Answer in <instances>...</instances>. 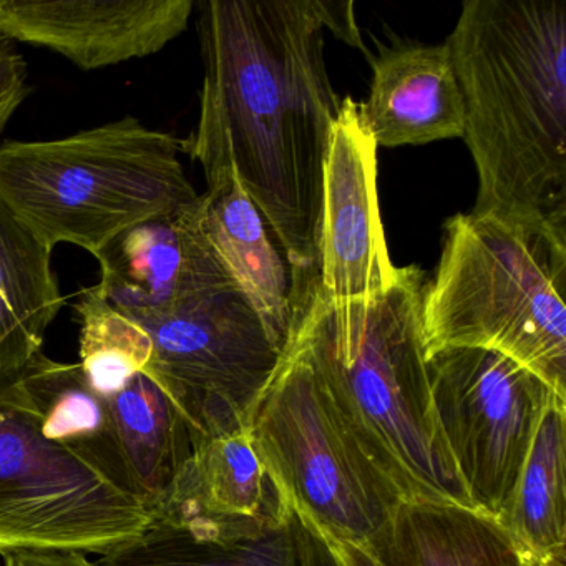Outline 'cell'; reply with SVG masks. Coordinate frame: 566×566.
<instances>
[{
    "instance_id": "1",
    "label": "cell",
    "mask_w": 566,
    "mask_h": 566,
    "mask_svg": "<svg viewBox=\"0 0 566 566\" xmlns=\"http://www.w3.org/2000/svg\"><path fill=\"white\" fill-rule=\"evenodd\" d=\"M319 0L198 4L200 117L181 151L207 185L234 171L291 270L300 317L316 284L323 171L339 95Z\"/></svg>"
},
{
    "instance_id": "2",
    "label": "cell",
    "mask_w": 566,
    "mask_h": 566,
    "mask_svg": "<svg viewBox=\"0 0 566 566\" xmlns=\"http://www.w3.org/2000/svg\"><path fill=\"white\" fill-rule=\"evenodd\" d=\"M446 44L479 177L472 214L566 247L565 0H465Z\"/></svg>"
},
{
    "instance_id": "3",
    "label": "cell",
    "mask_w": 566,
    "mask_h": 566,
    "mask_svg": "<svg viewBox=\"0 0 566 566\" xmlns=\"http://www.w3.org/2000/svg\"><path fill=\"white\" fill-rule=\"evenodd\" d=\"M426 284L419 266L399 268L389 290L349 306H333L313 287L293 343L403 502L475 510L433 413L422 334Z\"/></svg>"
},
{
    "instance_id": "4",
    "label": "cell",
    "mask_w": 566,
    "mask_h": 566,
    "mask_svg": "<svg viewBox=\"0 0 566 566\" xmlns=\"http://www.w3.org/2000/svg\"><path fill=\"white\" fill-rule=\"evenodd\" d=\"M181 140L127 117L69 137L0 144V203L54 250L97 256L118 234L200 200Z\"/></svg>"
},
{
    "instance_id": "5",
    "label": "cell",
    "mask_w": 566,
    "mask_h": 566,
    "mask_svg": "<svg viewBox=\"0 0 566 566\" xmlns=\"http://www.w3.org/2000/svg\"><path fill=\"white\" fill-rule=\"evenodd\" d=\"M422 301L426 357L480 347L512 357L566 397V247L492 217L447 221Z\"/></svg>"
},
{
    "instance_id": "6",
    "label": "cell",
    "mask_w": 566,
    "mask_h": 566,
    "mask_svg": "<svg viewBox=\"0 0 566 566\" xmlns=\"http://www.w3.org/2000/svg\"><path fill=\"white\" fill-rule=\"evenodd\" d=\"M250 433L291 509L336 545H366L403 503L360 449L296 343L258 400Z\"/></svg>"
},
{
    "instance_id": "7",
    "label": "cell",
    "mask_w": 566,
    "mask_h": 566,
    "mask_svg": "<svg viewBox=\"0 0 566 566\" xmlns=\"http://www.w3.org/2000/svg\"><path fill=\"white\" fill-rule=\"evenodd\" d=\"M154 520L137 493L49 436L14 370L0 373V555H104Z\"/></svg>"
},
{
    "instance_id": "8",
    "label": "cell",
    "mask_w": 566,
    "mask_h": 566,
    "mask_svg": "<svg viewBox=\"0 0 566 566\" xmlns=\"http://www.w3.org/2000/svg\"><path fill=\"white\" fill-rule=\"evenodd\" d=\"M437 426L476 512L502 522L536 427L559 396L512 357L480 347L427 356Z\"/></svg>"
},
{
    "instance_id": "9",
    "label": "cell",
    "mask_w": 566,
    "mask_h": 566,
    "mask_svg": "<svg viewBox=\"0 0 566 566\" xmlns=\"http://www.w3.org/2000/svg\"><path fill=\"white\" fill-rule=\"evenodd\" d=\"M154 376L203 439L250 429L286 350L237 287L200 297L144 326Z\"/></svg>"
},
{
    "instance_id": "10",
    "label": "cell",
    "mask_w": 566,
    "mask_h": 566,
    "mask_svg": "<svg viewBox=\"0 0 566 566\" xmlns=\"http://www.w3.org/2000/svg\"><path fill=\"white\" fill-rule=\"evenodd\" d=\"M377 150L359 102L343 98L324 160L314 286L333 306L379 296L399 270L390 261L380 218Z\"/></svg>"
},
{
    "instance_id": "11",
    "label": "cell",
    "mask_w": 566,
    "mask_h": 566,
    "mask_svg": "<svg viewBox=\"0 0 566 566\" xmlns=\"http://www.w3.org/2000/svg\"><path fill=\"white\" fill-rule=\"evenodd\" d=\"M198 205L124 231L95 256L101 264L97 290L138 326L237 287L201 231Z\"/></svg>"
},
{
    "instance_id": "12",
    "label": "cell",
    "mask_w": 566,
    "mask_h": 566,
    "mask_svg": "<svg viewBox=\"0 0 566 566\" xmlns=\"http://www.w3.org/2000/svg\"><path fill=\"white\" fill-rule=\"evenodd\" d=\"M193 0H0V31L82 71L150 57L187 31Z\"/></svg>"
},
{
    "instance_id": "13",
    "label": "cell",
    "mask_w": 566,
    "mask_h": 566,
    "mask_svg": "<svg viewBox=\"0 0 566 566\" xmlns=\"http://www.w3.org/2000/svg\"><path fill=\"white\" fill-rule=\"evenodd\" d=\"M360 112L379 148L462 138L465 105L446 42L384 49Z\"/></svg>"
},
{
    "instance_id": "14",
    "label": "cell",
    "mask_w": 566,
    "mask_h": 566,
    "mask_svg": "<svg viewBox=\"0 0 566 566\" xmlns=\"http://www.w3.org/2000/svg\"><path fill=\"white\" fill-rule=\"evenodd\" d=\"M198 220L234 286L260 314L281 349H290L297 329L290 264L274 247L276 238L234 171L200 195Z\"/></svg>"
},
{
    "instance_id": "15",
    "label": "cell",
    "mask_w": 566,
    "mask_h": 566,
    "mask_svg": "<svg viewBox=\"0 0 566 566\" xmlns=\"http://www.w3.org/2000/svg\"><path fill=\"white\" fill-rule=\"evenodd\" d=\"M98 566H306L296 513L283 520L155 516Z\"/></svg>"
},
{
    "instance_id": "16",
    "label": "cell",
    "mask_w": 566,
    "mask_h": 566,
    "mask_svg": "<svg viewBox=\"0 0 566 566\" xmlns=\"http://www.w3.org/2000/svg\"><path fill=\"white\" fill-rule=\"evenodd\" d=\"M336 548L346 566H523L518 546L492 516L437 503L403 502L376 538Z\"/></svg>"
},
{
    "instance_id": "17",
    "label": "cell",
    "mask_w": 566,
    "mask_h": 566,
    "mask_svg": "<svg viewBox=\"0 0 566 566\" xmlns=\"http://www.w3.org/2000/svg\"><path fill=\"white\" fill-rule=\"evenodd\" d=\"M125 465L138 495L157 510L205 442L168 390L140 370L104 396Z\"/></svg>"
},
{
    "instance_id": "18",
    "label": "cell",
    "mask_w": 566,
    "mask_h": 566,
    "mask_svg": "<svg viewBox=\"0 0 566 566\" xmlns=\"http://www.w3.org/2000/svg\"><path fill=\"white\" fill-rule=\"evenodd\" d=\"M291 512L247 429L201 442L155 516L274 522Z\"/></svg>"
},
{
    "instance_id": "19",
    "label": "cell",
    "mask_w": 566,
    "mask_h": 566,
    "mask_svg": "<svg viewBox=\"0 0 566 566\" xmlns=\"http://www.w3.org/2000/svg\"><path fill=\"white\" fill-rule=\"evenodd\" d=\"M52 248L0 203V373L42 353L45 333L64 307Z\"/></svg>"
},
{
    "instance_id": "20",
    "label": "cell",
    "mask_w": 566,
    "mask_h": 566,
    "mask_svg": "<svg viewBox=\"0 0 566 566\" xmlns=\"http://www.w3.org/2000/svg\"><path fill=\"white\" fill-rule=\"evenodd\" d=\"M14 376L22 397L38 413L49 436L78 450L112 479L137 493L112 427L107 402L95 392L81 364L57 363L39 353L15 369Z\"/></svg>"
},
{
    "instance_id": "21",
    "label": "cell",
    "mask_w": 566,
    "mask_h": 566,
    "mask_svg": "<svg viewBox=\"0 0 566 566\" xmlns=\"http://www.w3.org/2000/svg\"><path fill=\"white\" fill-rule=\"evenodd\" d=\"M566 399L543 413L523 465L512 506L500 525L520 552L566 563Z\"/></svg>"
},
{
    "instance_id": "22",
    "label": "cell",
    "mask_w": 566,
    "mask_h": 566,
    "mask_svg": "<svg viewBox=\"0 0 566 566\" xmlns=\"http://www.w3.org/2000/svg\"><path fill=\"white\" fill-rule=\"evenodd\" d=\"M81 323V367L102 397L150 364V336L135 321L112 306L97 286L78 294L74 306Z\"/></svg>"
},
{
    "instance_id": "23",
    "label": "cell",
    "mask_w": 566,
    "mask_h": 566,
    "mask_svg": "<svg viewBox=\"0 0 566 566\" xmlns=\"http://www.w3.org/2000/svg\"><path fill=\"white\" fill-rule=\"evenodd\" d=\"M28 62L18 42L0 31V138L25 98L29 97Z\"/></svg>"
},
{
    "instance_id": "24",
    "label": "cell",
    "mask_w": 566,
    "mask_h": 566,
    "mask_svg": "<svg viewBox=\"0 0 566 566\" xmlns=\"http://www.w3.org/2000/svg\"><path fill=\"white\" fill-rule=\"evenodd\" d=\"M296 516L306 566H346L336 545L303 516Z\"/></svg>"
},
{
    "instance_id": "25",
    "label": "cell",
    "mask_w": 566,
    "mask_h": 566,
    "mask_svg": "<svg viewBox=\"0 0 566 566\" xmlns=\"http://www.w3.org/2000/svg\"><path fill=\"white\" fill-rule=\"evenodd\" d=\"M321 14H323L324 28L331 29L334 34L339 35L344 42L354 45V48H363V39L357 31L356 21H354L353 4L344 11L346 4L339 2H319Z\"/></svg>"
},
{
    "instance_id": "26",
    "label": "cell",
    "mask_w": 566,
    "mask_h": 566,
    "mask_svg": "<svg viewBox=\"0 0 566 566\" xmlns=\"http://www.w3.org/2000/svg\"><path fill=\"white\" fill-rule=\"evenodd\" d=\"M4 566H98L84 553H19L4 556Z\"/></svg>"
},
{
    "instance_id": "27",
    "label": "cell",
    "mask_w": 566,
    "mask_h": 566,
    "mask_svg": "<svg viewBox=\"0 0 566 566\" xmlns=\"http://www.w3.org/2000/svg\"><path fill=\"white\" fill-rule=\"evenodd\" d=\"M522 555L523 566H566V563L543 562V559L533 558V556L526 555V553H522Z\"/></svg>"
}]
</instances>
